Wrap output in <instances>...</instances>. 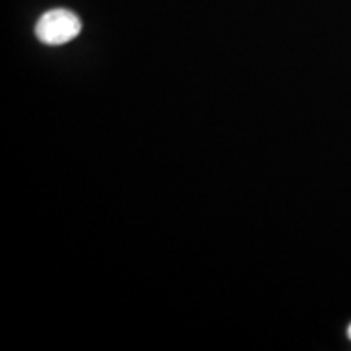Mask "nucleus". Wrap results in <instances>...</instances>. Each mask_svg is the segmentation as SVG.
<instances>
[{
    "label": "nucleus",
    "mask_w": 351,
    "mask_h": 351,
    "mask_svg": "<svg viewBox=\"0 0 351 351\" xmlns=\"http://www.w3.org/2000/svg\"><path fill=\"white\" fill-rule=\"evenodd\" d=\"M82 32V21L65 8L46 12L36 23V36L47 46H62L75 39Z\"/></svg>",
    "instance_id": "nucleus-1"
},
{
    "label": "nucleus",
    "mask_w": 351,
    "mask_h": 351,
    "mask_svg": "<svg viewBox=\"0 0 351 351\" xmlns=\"http://www.w3.org/2000/svg\"><path fill=\"white\" fill-rule=\"evenodd\" d=\"M348 337L351 339V326H350V328H348Z\"/></svg>",
    "instance_id": "nucleus-2"
}]
</instances>
